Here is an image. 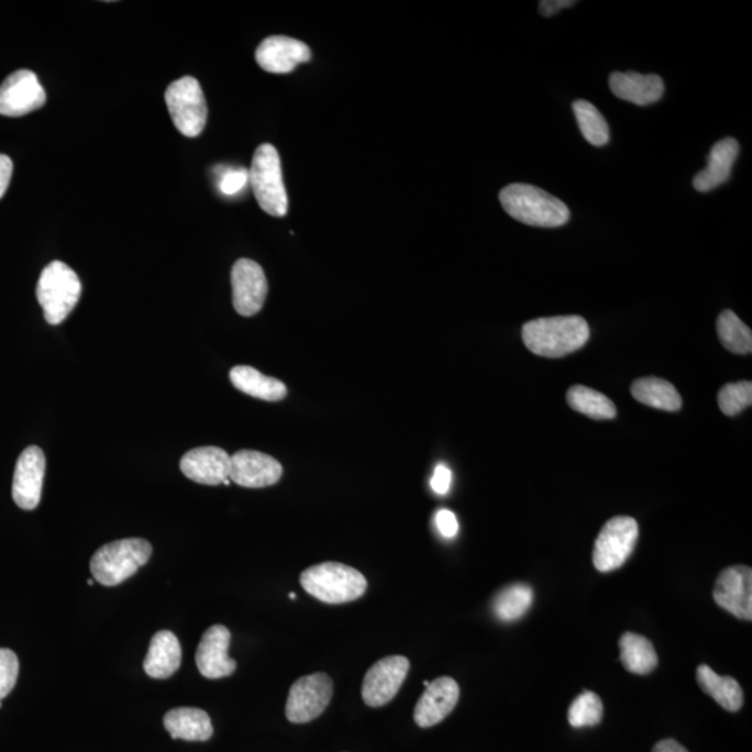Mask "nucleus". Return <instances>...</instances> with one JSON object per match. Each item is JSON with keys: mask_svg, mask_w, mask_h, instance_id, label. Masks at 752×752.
<instances>
[{"mask_svg": "<svg viewBox=\"0 0 752 752\" xmlns=\"http://www.w3.org/2000/svg\"><path fill=\"white\" fill-rule=\"evenodd\" d=\"M153 555L151 543L141 538L107 543L93 553L91 573L96 582L114 587L133 577Z\"/></svg>", "mask_w": 752, "mask_h": 752, "instance_id": "20e7f679", "label": "nucleus"}, {"mask_svg": "<svg viewBox=\"0 0 752 752\" xmlns=\"http://www.w3.org/2000/svg\"><path fill=\"white\" fill-rule=\"evenodd\" d=\"M588 339V323L578 316L538 318L522 327L527 349L546 358H561L577 352Z\"/></svg>", "mask_w": 752, "mask_h": 752, "instance_id": "f257e3e1", "label": "nucleus"}, {"mask_svg": "<svg viewBox=\"0 0 752 752\" xmlns=\"http://www.w3.org/2000/svg\"><path fill=\"white\" fill-rule=\"evenodd\" d=\"M697 682L705 694L712 697L720 707L729 712H738L744 703L743 688L736 678L719 676L708 665L697 668Z\"/></svg>", "mask_w": 752, "mask_h": 752, "instance_id": "393cba45", "label": "nucleus"}, {"mask_svg": "<svg viewBox=\"0 0 752 752\" xmlns=\"http://www.w3.org/2000/svg\"><path fill=\"white\" fill-rule=\"evenodd\" d=\"M82 286L75 270L62 261L45 266L36 285V299L46 322L60 325L80 300Z\"/></svg>", "mask_w": 752, "mask_h": 752, "instance_id": "39448f33", "label": "nucleus"}, {"mask_svg": "<svg viewBox=\"0 0 752 752\" xmlns=\"http://www.w3.org/2000/svg\"><path fill=\"white\" fill-rule=\"evenodd\" d=\"M436 529L445 538L456 537L458 532V521L456 515L447 509L438 510L435 516Z\"/></svg>", "mask_w": 752, "mask_h": 752, "instance_id": "c9c22d12", "label": "nucleus"}, {"mask_svg": "<svg viewBox=\"0 0 752 752\" xmlns=\"http://www.w3.org/2000/svg\"><path fill=\"white\" fill-rule=\"evenodd\" d=\"M652 752H688V751L686 749H684V747L681 743H677L676 740L666 739V740L660 741V743H657L654 747V750H652Z\"/></svg>", "mask_w": 752, "mask_h": 752, "instance_id": "ea45409f", "label": "nucleus"}, {"mask_svg": "<svg viewBox=\"0 0 752 752\" xmlns=\"http://www.w3.org/2000/svg\"><path fill=\"white\" fill-rule=\"evenodd\" d=\"M46 460L38 446H30L20 454L13 478V500L23 510H34L40 505L44 485Z\"/></svg>", "mask_w": 752, "mask_h": 752, "instance_id": "4468645a", "label": "nucleus"}, {"mask_svg": "<svg viewBox=\"0 0 752 752\" xmlns=\"http://www.w3.org/2000/svg\"><path fill=\"white\" fill-rule=\"evenodd\" d=\"M452 484V472L445 464H439L433 472V477L431 479V487L433 493L438 495H446L449 489H451Z\"/></svg>", "mask_w": 752, "mask_h": 752, "instance_id": "e433bc0d", "label": "nucleus"}, {"mask_svg": "<svg viewBox=\"0 0 752 752\" xmlns=\"http://www.w3.org/2000/svg\"><path fill=\"white\" fill-rule=\"evenodd\" d=\"M166 107L172 122L188 139L198 137L207 124L208 108L200 82L195 77H183L167 87Z\"/></svg>", "mask_w": 752, "mask_h": 752, "instance_id": "0eeeda50", "label": "nucleus"}, {"mask_svg": "<svg viewBox=\"0 0 752 752\" xmlns=\"http://www.w3.org/2000/svg\"><path fill=\"white\" fill-rule=\"evenodd\" d=\"M284 467L278 460L255 451H240L230 456L229 479L243 488H266L278 484Z\"/></svg>", "mask_w": 752, "mask_h": 752, "instance_id": "2eb2a0df", "label": "nucleus"}, {"mask_svg": "<svg viewBox=\"0 0 752 752\" xmlns=\"http://www.w3.org/2000/svg\"><path fill=\"white\" fill-rule=\"evenodd\" d=\"M639 522L633 517L610 519L595 541L593 561L600 573L618 571L631 556L639 541Z\"/></svg>", "mask_w": 752, "mask_h": 752, "instance_id": "6e6552de", "label": "nucleus"}, {"mask_svg": "<svg viewBox=\"0 0 752 752\" xmlns=\"http://www.w3.org/2000/svg\"><path fill=\"white\" fill-rule=\"evenodd\" d=\"M410 671V661L406 656H386L369 667L363 682V699L368 707L379 708L389 704L397 696L401 684Z\"/></svg>", "mask_w": 752, "mask_h": 752, "instance_id": "9d476101", "label": "nucleus"}, {"mask_svg": "<svg viewBox=\"0 0 752 752\" xmlns=\"http://www.w3.org/2000/svg\"><path fill=\"white\" fill-rule=\"evenodd\" d=\"M720 411L725 416L734 417L752 405V384L750 380L728 384L718 395Z\"/></svg>", "mask_w": 752, "mask_h": 752, "instance_id": "473e14b6", "label": "nucleus"}, {"mask_svg": "<svg viewBox=\"0 0 752 752\" xmlns=\"http://www.w3.org/2000/svg\"><path fill=\"white\" fill-rule=\"evenodd\" d=\"M714 599L720 608L741 620H752V571L747 566H730L719 574Z\"/></svg>", "mask_w": 752, "mask_h": 752, "instance_id": "ddd939ff", "label": "nucleus"}, {"mask_svg": "<svg viewBox=\"0 0 752 752\" xmlns=\"http://www.w3.org/2000/svg\"><path fill=\"white\" fill-rule=\"evenodd\" d=\"M248 176L254 196L263 211L270 217L284 218L289 211V198L281 174L280 156L274 145L258 146Z\"/></svg>", "mask_w": 752, "mask_h": 752, "instance_id": "423d86ee", "label": "nucleus"}, {"mask_svg": "<svg viewBox=\"0 0 752 752\" xmlns=\"http://www.w3.org/2000/svg\"><path fill=\"white\" fill-rule=\"evenodd\" d=\"M255 59L272 75H287L311 59V49L299 40L275 35L261 42Z\"/></svg>", "mask_w": 752, "mask_h": 752, "instance_id": "f3484780", "label": "nucleus"}, {"mask_svg": "<svg viewBox=\"0 0 752 752\" xmlns=\"http://www.w3.org/2000/svg\"><path fill=\"white\" fill-rule=\"evenodd\" d=\"M230 383L234 388L255 399L280 401L287 396V388L281 380L270 378L248 365H237L230 371Z\"/></svg>", "mask_w": 752, "mask_h": 752, "instance_id": "b1692460", "label": "nucleus"}, {"mask_svg": "<svg viewBox=\"0 0 752 752\" xmlns=\"http://www.w3.org/2000/svg\"><path fill=\"white\" fill-rule=\"evenodd\" d=\"M574 4H576L574 0H542L540 2V13L543 18H552V15L561 12V10L572 8Z\"/></svg>", "mask_w": 752, "mask_h": 752, "instance_id": "4c0bfd02", "label": "nucleus"}, {"mask_svg": "<svg viewBox=\"0 0 752 752\" xmlns=\"http://www.w3.org/2000/svg\"><path fill=\"white\" fill-rule=\"evenodd\" d=\"M0 708H2V701H0Z\"/></svg>", "mask_w": 752, "mask_h": 752, "instance_id": "37998d69", "label": "nucleus"}, {"mask_svg": "<svg viewBox=\"0 0 752 752\" xmlns=\"http://www.w3.org/2000/svg\"><path fill=\"white\" fill-rule=\"evenodd\" d=\"M501 207L516 221L537 228H559L571 221V209L550 192L515 183L500 191Z\"/></svg>", "mask_w": 752, "mask_h": 752, "instance_id": "f03ea898", "label": "nucleus"}, {"mask_svg": "<svg viewBox=\"0 0 752 752\" xmlns=\"http://www.w3.org/2000/svg\"><path fill=\"white\" fill-rule=\"evenodd\" d=\"M631 395L637 401L652 409L676 412L683 406L682 396L675 386L655 376L637 379L631 385Z\"/></svg>", "mask_w": 752, "mask_h": 752, "instance_id": "a878e982", "label": "nucleus"}, {"mask_svg": "<svg viewBox=\"0 0 752 752\" xmlns=\"http://www.w3.org/2000/svg\"><path fill=\"white\" fill-rule=\"evenodd\" d=\"M250 183L248 170L244 167H226L219 176V191L223 196L233 197L242 192Z\"/></svg>", "mask_w": 752, "mask_h": 752, "instance_id": "f704fd0d", "label": "nucleus"}, {"mask_svg": "<svg viewBox=\"0 0 752 752\" xmlns=\"http://www.w3.org/2000/svg\"><path fill=\"white\" fill-rule=\"evenodd\" d=\"M290 599H296V594H295V593H291V594H290Z\"/></svg>", "mask_w": 752, "mask_h": 752, "instance_id": "a19ab883", "label": "nucleus"}, {"mask_svg": "<svg viewBox=\"0 0 752 752\" xmlns=\"http://www.w3.org/2000/svg\"><path fill=\"white\" fill-rule=\"evenodd\" d=\"M180 469L188 479L215 487L229 479L230 456L221 447H196L181 457Z\"/></svg>", "mask_w": 752, "mask_h": 752, "instance_id": "6ab92c4d", "label": "nucleus"}, {"mask_svg": "<svg viewBox=\"0 0 752 752\" xmlns=\"http://www.w3.org/2000/svg\"><path fill=\"white\" fill-rule=\"evenodd\" d=\"M534 602V591L527 584H511L500 589L493 600V612L500 621L510 623L529 612Z\"/></svg>", "mask_w": 752, "mask_h": 752, "instance_id": "cd10ccee", "label": "nucleus"}, {"mask_svg": "<svg viewBox=\"0 0 752 752\" xmlns=\"http://www.w3.org/2000/svg\"><path fill=\"white\" fill-rule=\"evenodd\" d=\"M610 91L623 101L646 107L660 101L665 92V82L656 75H640L635 71H615L609 77Z\"/></svg>", "mask_w": 752, "mask_h": 752, "instance_id": "aec40b11", "label": "nucleus"}, {"mask_svg": "<svg viewBox=\"0 0 752 752\" xmlns=\"http://www.w3.org/2000/svg\"><path fill=\"white\" fill-rule=\"evenodd\" d=\"M333 697V682L327 673L300 677L292 684L286 703V718L291 723H308L321 717Z\"/></svg>", "mask_w": 752, "mask_h": 752, "instance_id": "1a4fd4ad", "label": "nucleus"}, {"mask_svg": "<svg viewBox=\"0 0 752 752\" xmlns=\"http://www.w3.org/2000/svg\"><path fill=\"white\" fill-rule=\"evenodd\" d=\"M720 343L730 353L745 355L752 352V332L733 311L725 310L717 322Z\"/></svg>", "mask_w": 752, "mask_h": 752, "instance_id": "c756f323", "label": "nucleus"}, {"mask_svg": "<svg viewBox=\"0 0 752 752\" xmlns=\"http://www.w3.org/2000/svg\"><path fill=\"white\" fill-rule=\"evenodd\" d=\"M19 657L12 650L0 648V701L7 698L18 683Z\"/></svg>", "mask_w": 752, "mask_h": 752, "instance_id": "72a5a7b5", "label": "nucleus"}, {"mask_svg": "<svg viewBox=\"0 0 752 752\" xmlns=\"http://www.w3.org/2000/svg\"><path fill=\"white\" fill-rule=\"evenodd\" d=\"M567 719L576 729L599 725L604 719L602 699L595 693L584 692L568 708Z\"/></svg>", "mask_w": 752, "mask_h": 752, "instance_id": "2f4dec72", "label": "nucleus"}, {"mask_svg": "<svg viewBox=\"0 0 752 752\" xmlns=\"http://www.w3.org/2000/svg\"><path fill=\"white\" fill-rule=\"evenodd\" d=\"M620 661L627 672L648 675L657 666V655L652 642L644 635L624 633L619 641Z\"/></svg>", "mask_w": 752, "mask_h": 752, "instance_id": "bb28decb", "label": "nucleus"}, {"mask_svg": "<svg viewBox=\"0 0 752 752\" xmlns=\"http://www.w3.org/2000/svg\"><path fill=\"white\" fill-rule=\"evenodd\" d=\"M87 584H88V585H93V579H88Z\"/></svg>", "mask_w": 752, "mask_h": 752, "instance_id": "79ce46f5", "label": "nucleus"}, {"mask_svg": "<svg viewBox=\"0 0 752 752\" xmlns=\"http://www.w3.org/2000/svg\"><path fill=\"white\" fill-rule=\"evenodd\" d=\"M460 687L452 677L443 676L430 683L425 693L418 699L414 720L420 728H432L446 719L456 708Z\"/></svg>", "mask_w": 752, "mask_h": 752, "instance_id": "a211bd4d", "label": "nucleus"}, {"mask_svg": "<svg viewBox=\"0 0 752 752\" xmlns=\"http://www.w3.org/2000/svg\"><path fill=\"white\" fill-rule=\"evenodd\" d=\"M574 117L577 119L584 139L595 146L609 143V125L602 113L591 102L576 101L573 103Z\"/></svg>", "mask_w": 752, "mask_h": 752, "instance_id": "7c9ffc66", "label": "nucleus"}, {"mask_svg": "<svg viewBox=\"0 0 752 752\" xmlns=\"http://www.w3.org/2000/svg\"><path fill=\"white\" fill-rule=\"evenodd\" d=\"M46 102V92L31 70L12 73L0 86V114L21 118L38 111Z\"/></svg>", "mask_w": 752, "mask_h": 752, "instance_id": "9b49d317", "label": "nucleus"}, {"mask_svg": "<svg viewBox=\"0 0 752 752\" xmlns=\"http://www.w3.org/2000/svg\"><path fill=\"white\" fill-rule=\"evenodd\" d=\"M164 725L175 740L207 741L213 734L211 718L198 708L172 709L165 715Z\"/></svg>", "mask_w": 752, "mask_h": 752, "instance_id": "5701e85b", "label": "nucleus"}, {"mask_svg": "<svg viewBox=\"0 0 752 752\" xmlns=\"http://www.w3.org/2000/svg\"><path fill=\"white\" fill-rule=\"evenodd\" d=\"M739 151L740 145L734 139L718 141L710 150L707 167L694 177V188L697 191L707 192L728 181Z\"/></svg>", "mask_w": 752, "mask_h": 752, "instance_id": "412c9836", "label": "nucleus"}, {"mask_svg": "<svg viewBox=\"0 0 752 752\" xmlns=\"http://www.w3.org/2000/svg\"><path fill=\"white\" fill-rule=\"evenodd\" d=\"M301 587L323 604L341 605L362 598L367 578L347 564L327 562L308 567L300 576Z\"/></svg>", "mask_w": 752, "mask_h": 752, "instance_id": "7ed1b4c3", "label": "nucleus"}, {"mask_svg": "<svg viewBox=\"0 0 752 752\" xmlns=\"http://www.w3.org/2000/svg\"><path fill=\"white\" fill-rule=\"evenodd\" d=\"M232 634L228 627L217 624L209 627L197 648L196 662L201 675L211 681L232 676L237 663L229 657Z\"/></svg>", "mask_w": 752, "mask_h": 752, "instance_id": "dca6fc26", "label": "nucleus"}, {"mask_svg": "<svg viewBox=\"0 0 752 752\" xmlns=\"http://www.w3.org/2000/svg\"><path fill=\"white\" fill-rule=\"evenodd\" d=\"M13 162L8 155L0 154V198L8 191L10 180H12Z\"/></svg>", "mask_w": 752, "mask_h": 752, "instance_id": "58836bf2", "label": "nucleus"}, {"mask_svg": "<svg viewBox=\"0 0 752 752\" xmlns=\"http://www.w3.org/2000/svg\"><path fill=\"white\" fill-rule=\"evenodd\" d=\"M567 403L574 411L593 418V420H613L616 406L600 391L584 385H574L567 391Z\"/></svg>", "mask_w": 752, "mask_h": 752, "instance_id": "c85d7f7f", "label": "nucleus"}, {"mask_svg": "<svg viewBox=\"0 0 752 752\" xmlns=\"http://www.w3.org/2000/svg\"><path fill=\"white\" fill-rule=\"evenodd\" d=\"M233 306L242 317H253L263 310L268 296L265 272L254 261L243 258L232 269Z\"/></svg>", "mask_w": 752, "mask_h": 752, "instance_id": "f8f14e48", "label": "nucleus"}, {"mask_svg": "<svg viewBox=\"0 0 752 752\" xmlns=\"http://www.w3.org/2000/svg\"><path fill=\"white\" fill-rule=\"evenodd\" d=\"M181 665V645L172 631H158L151 640L145 656L144 671L153 678L174 676Z\"/></svg>", "mask_w": 752, "mask_h": 752, "instance_id": "4be33fe9", "label": "nucleus"}]
</instances>
